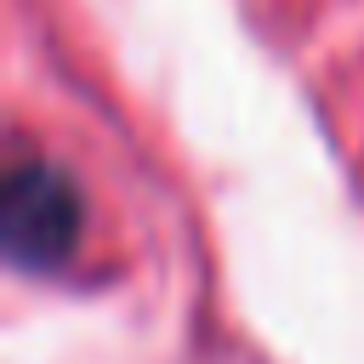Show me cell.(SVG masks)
<instances>
[{
  "label": "cell",
  "instance_id": "6da1fadb",
  "mask_svg": "<svg viewBox=\"0 0 364 364\" xmlns=\"http://www.w3.org/2000/svg\"><path fill=\"white\" fill-rule=\"evenodd\" d=\"M80 188L51 159H17L6 171L0 199V239L17 267H57L80 245Z\"/></svg>",
  "mask_w": 364,
  "mask_h": 364
}]
</instances>
